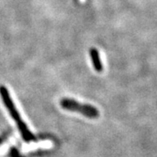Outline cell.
Wrapping results in <instances>:
<instances>
[{
    "label": "cell",
    "instance_id": "cell-1",
    "mask_svg": "<svg viewBox=\"0 0 157 157\" xmlns=\"http://www.w3.org/2000/svg\"><path fill=\"white\" fill-rule=\"evenodd\" d=\"M0 95H1V98H2V100L6 105V108L8 109L10 114L12 116L13 120L15 121V122L17 125V128L19 129L23 138L26 141H32V140H35V137L33 136V135L30 132V130L27 128L25 123L22 121V118L20 116V114L18 113V111L17 110L13 101L11 100L8 90L4 86H0Z\"/></svg>",
    "mask_w": 157,
    "mask_h": 157
},
{
    "label": "cell",
    "instance_id": "cell-2",
    "mask_svg": "<svg viewBox=\"0 0 157 157\" xmlns=\"http://www.w3.org/2000/svg\"><path fill=\"white\" fill-rule=\"evenodd\" d=\"M60 105L64 109L78 112L86 117L97 118L100 115V113L96 107L88 104L79 103L78 101L71 100V99H67V98L63 99L60 101Z\"/></svg>",
    "mask_w": 157,
    "mask_h": 157
},
{
    "label": "cell",
    "instance_id": "cell-3",
    "mask_svg": "<svg viewBox=\"0 0 157 157\" xmlns=\"http://www.w3.org/2000/svg\"><path fill=\"white\" fill-rule=\"evenodd\" d=\"M90 56H91V59H92L93 66H94V69L99 73L101 72L103 70V66H102L101 58H100V53H99L98 50L94 47H92L90 49Z\"/></svg>",
    "mask_w": 157,
    "mask_h": 157
}]
</instances>
